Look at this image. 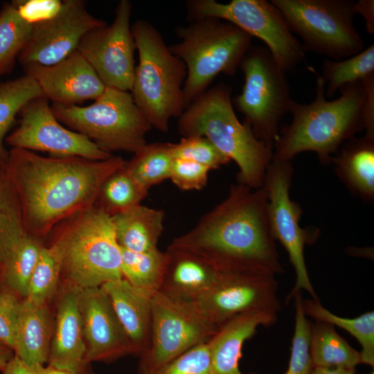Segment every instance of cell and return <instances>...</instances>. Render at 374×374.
I'll return each mask as SVG.
<instances>
[{
    "mask_svg": "<svg viewBox=\"0 0 374 374\" xmlns=\"http://www.w3.org/2000/svg\"><path fill=\"white\" fill-rule=\"evenodd\" d=\"M175 159H188L205 166L210 170L219 169L231 161L212 142L202 136L182 137L173 143Z\"/></svg>",
    "mask_w": 374,
    "mask_h": 374,
    "instance_id": "obj_39",
    "label": "cell"
},
{
    "mask_svg": "<svg viewBox=\"0 0 374 374\" xmlns=\"http://www.w3.org/2000/svg\"><path fill=\"white\" fill-rule=\"evenodd\" d=\"M14 355L12 350L0 342V371L3 372L4 371Z\"/></svg>",
    "mask_w": 374,
    "mask_h": 374,
    "instance_id": "obj_48",
    "label": "cell"
},
{
    "mask_svg": "<svg viewBox=\"0 0 374 374\" xmlns=\"http://www.w3.org/2000/svg\"><path fill=\"white\" fill-rule=\"evenodd\" d=\"M293 297L296 308L295 326L288 368L285 374H310L314 367L310 353L312 324L303 312L301 291L296 292Z\"/></svg>",
    "mask_w": 374,
    "mask_h": 374,
    "instance_id": "obj_38",
    "label": "cell"
},
{
    "mask_svg": "<svg viewBox=\"0 0 374 374\" xmlns=\"http://www.w3.org/2000/svg\"><path fill=\"white\" fill-rule=\"evenodd\" d=\"M41 97L44 95L39 85L26 74L0 82V159L8 157L4 142L17 115L29 102Z\"/></svg>",
    "mask_w": 374,
    "mask_h": 374,
    "instance_id": "obj_32",
    "label": "cell"
},
{
    "mask_svg": "<svg viewBox=\"0 0 374 374\" xmlns=\"http://www.w3.org/2000/svg\"><path fill=\"white\" fill-rule=\"evenodd\" d=\"M20 301L15 294H0V342L14 350Z\"/></svg>",
    "mask_w": 374,
    "mask_h": 374,
    "instance_id": "obj_42",
    "label": "cell"
},
{
    "mask_svg": "<svg viewBox=\"0 0 374 374\" xmlns=\"http://www.w3.org/2000/svg\"><path fill=\"white\" fill-rule=\"evenodd\" d=\"M121 249L123 277L133 286L150 294L158 292L165 268L166 253L157 248L141 253Z\"/></svg>",
    "mask_w": 374,
    "mask_h": 374,
    "instance_id": "obj_34",
    "label": "cell"
},
{
    "mask_svg": "<svg viewBox=\"0 0 374 374\" xmlns=\"http://www.w3.org/2000/svg\"><path fill=\"white\" fill-rule=\"evenodd\" d=\"M43 368L42 365L28 366L14 355L2 373L3 374H42Z\"/></svg>",
    "mask_w": 374,
    "mask_h": 374,
    "instance_id": "obj_45",
    "label": "cell"
},
{
    "mask_svg": "<svg viewBox=\"0 0 374 374\" xmlns=\"http://www.w3.org/2000/svg\"><path fill=\"white\" fill-rule=\"evenodd\" d=\"M52 335L46 303L20 301L14 355L28 366H43L48 359Z\"/></svg>",
    "mask_w": 374,
    "mask_h": 374,
    "instance_id": "obj_25",
    "label": "cell"
},
{
    "mask_svg": "<svg viewBox=\"0 0 374 374\" xmlns=\"http://www.w3.org/2000/svg\"><path fill=\"white\" fill-rule=\"evenodd\" d=\"M231 88L223 82L208 88L188 105L179 117L182 137L207 138L239 168L238 182L258 189L262 186L274 148L254 135L249 125L241 123L234 112Z\"/></svg>",
    "mask_w": 374,
    "mask_h": 374,
    "instance_id": "obj_4",
    "label": "cell"
},
{
    "mask_svg": "<svg viewBox=\"0 0 374 374\" xmlns=\"http://www.w3.org/2000/svg\"><path fill=\"white\" fill-rule=\"evenodd\" d=\"M175 33L180 41L168 47L186 67L183 90L187 107L208 89L219 74H235L252 39L237 26L215 18L177 26Z\"/></svg>",
    "mask_w": 374,
    "mask_h": 374,
    "instance_id": "obj_7",
    "label": "cell"
},
{
    "mask_svg": "<svg viewBox=\"0 0 374 374\" xmlns=\"http://www.w3.org/2000/svg\"><path fill=\"white\" fill-rule=\"evenodd\" d=\"M148 190L136 181L124 164L105 180L94 206L112 216L140 204L147 197Z\"/></svg>",
    "mask_w": 374,
    "mask_h": 374,
    "instance_id": "obj_30",
    "label": "cell"
},
{
    "mask_svg": "<svg viewBox=\"0 0 374 374\" xmlns=\"http://www.w3.org/2000/svg\"><path fill=\"white\" fill-rule=\"evenodd\" d=\"M33 24L23 19L12 2L0 10V75L10 72L26 44Z\"/></svg>",
    "mask_w": 374,
    "mask_h": 374,
    "instance_id": "obj_36",
    "label": "cell"
},
{
    "mask_svg": "<svg viewBox=\"0 0 374 374\" xmlns=\"http://www.w3.org/2000/svg\"><path fill=\"white\" fill-rule=\"evenodd\" d=\"M132 11L130 1H120L112 23L89 31L77 47L106 87L126 91L132 90L135 72Z\"/></svg>",
    "mask_w": 374,
    "mask_h": 374,
    "instance_id": "obj_14",
    "label": "cell"
},
{
    "mask_svg": "<svg viewBox=\"0 0 374 374\" xmlns=\"http://www.w3.org/2000/svg\"><path fill=\"white\" fill-rule=\"evenodd\" d=\"M305 51L339 61L363 51L351 0H271Z\"/></svg>",
    "mask_w": 374,
    "mask_h": 374,
    "instance_id": "obj_9",
    "label": "cell"
},
{
    "mask_svg": "<svg viewBox=\"0 0 374 374\" xmlns=\"http://www.w3.org/2000/svg\"><path fill=\"white\" fill-rule=\"evenodd\" d=\"M348 190L364 201L374 199V139L353 137L344 142L330 163Z\"/></svg>",
    "mask_w": 374,
    "mask_h": 374,
    "instance_id": "obj_24",
    "label": "cell"
},
{
    "mask_svg": "<svg viewBox=\"0 0 374 374\" xmlns=\"http://www.w3.org/2000/svg\"><path fill=\"white\" fill-rule=\"evenodd\" d=\"M303 310L316 321L337 326L357 339L362 346V362L374 366V312H365L355 318H344L325 308L318 299H303Z\"/></svg>",
    "mask_w": 374,
    "mask_h": 374,
    "instance_id": "obj_28",
    "label": "cell"
},
{
    "mask_svg": "<svg viewBox=\"0 0 374 374\" xmlns=\"http://www.w3.org/2000/svg\"><path fill=\"white\" fill-rule=\"evenodd\" d=\"M19 114V126L5 140L12 148L92 160H105L113 156L82 134L64 127L44 97L31 100Z\"/></svg>",
    "mask_w": 374,
    "mask_h": 374,
    "instance_id": "obj_16",
    "label": "cell"
},
{
    "mask_svg": "<svg viewBox=\"0 0 374 374\" xmlns=\"http://www.w3.org/2000/svg\"><path fill=\"white\" fill-rule=\"evenodd\" d=\"M78 307L87 349V359L111 361L132 354L129 338L112 301L100 287L80 289Z\"/></svg>",
    "mask_w": 374,
    "mask_h": 374,
    "instance_id": "obj_18",
    "label": "cell"
},
{
    "mask_svg": "<svg viewBox=\"0 0 374 374\" xmlns=\"http://www.w3.org/2000/svg\"><path fill=\"white\" fill-rule=\"evenodd\" d=\"M365 90V100L362 113L365 136L374 139V75L362 82Z\"/></svg>",
    "mask_w": 374,
    "mask_h": 374,
    "instance_id": "obj_44",
    "label": "cell"
},
{
    "mask_svg": "<svg viewBox=\"0 0 374 374\" xmlns=\"http://www.w3.org/2000/svg\"><path fill=\"white\" fill-rule=\"evenodd\" d=\"M6 163L26 233L43 240L63 220L94 206L105 180L125 161L114 155L105 160L43 157L11 148Z\"/></svg>",
    "mask_w": 374,
    "mask_h": 374,
    "instance_id": "obj_1",
    "label": "cell"
},
{
    "mask_svg": "<svg viewBox=\"0 0 374 374\" xmlns=\"http://www.w3.org/2000/svg\"><path fill=\"white\" fill-rule=\"evenodd\" d=\"M244 83L241 93L232 98L255 136L274 148L279 124L290 112L294 100L286 73L266 46H251L239 67Z\"/></svg>",
    "mask_w": 374,
    "mask_h": 374,
    "instance_id": "obj_10",
    "label": "cell"
},
{
    "mask_svg": "<svg viewBox=\"0 0 374 374\" xmlns=\"http://www.w3.org/2000/svg\"><path fill=\"white\" fill-rule=\"evenodd\" d=\"M105 24L87 10L84 1H62L54 16L33 24L18 61L22 66L56 64L77 50L86 33Z\"/></svg>",
    "mask_w": 374,
    "mask_h": 374,
    "instance_id": "obj_17",
    "label": "cell"
},
{
    "mask_svg": "<svg viewBox=\"0 0 374 374\" xmlns=\"http://www.w3.org/2000/svg\"><path fill=\"white\" fill-rule=\"evenodd\" d=\"M161 292L173 298L195 302L219 280L222 271L202 256L169 245Z\"/></svg>",
    "mask_w": 374,
    "mask_h": 374,
    "instance_id": "obj_21",
    "label": "cell"
},
{
    "mask_svg": "<svg viewBox=\"0 0 374 374\" xmlns=\"http://www.w3.org/2000/svg\"><path fill=\"white\" fill-rule=\"evenodd\" d=\"M23 68L25 74L36 81L44 97L53 104L69 106L95 100L106 87L77 50L56 64H30Z\"/></svg>",
    "mask_w": 374,
    "mask_h": 374,
    "instance_id": "obj_19",
    "label": "cell"
},
{
    "mask_svg": "<svg viewBox=\"0 0 374 374\" xmlns=\"http://www.w3.org/2000/svg\"><path fill=\"white\" fill-rule=\"evenodd\" d=\"M355 14L359 13L365 19L366 31L374 33V1L359 0L355 3Z\"/></svg>",
    "mask_w": 374,
    "mask_h": 374,
    "instance_id": "obj_46",
    "label": "cell"
},
{
    "mask_svg": "<svg viewBox=\"0 0 374 374\" xmlns=\"http://www.w3.org/2000/svg\"><path fill=\"white\" fill-rule=\"evenodd\" d=\"M355 368L314 366L310 374H355Z\"/></svg>",
    "mask_w": 374,
    "mask_h": 374,
    "instance_id": "obj_47",
    "label": "cell"
},
{
    "mask_svg": "<svg viewBox=\"0 0 374 374\" xmlns=\"http://www.w3.org/2000/svg\"><path fill=\"white\" fill-rule=\"evenodd\" d=\"M293 172L291 161L272 159L262 184L267 193L269 219L273 236L286 250L296 276V283L287 302L301 290H306L312 299H318L308 273L304 249L306 244L316 242L319 230L300 226L302 208L290 196Z\"/></svg>",
    "mask_w": 374,
    "mask_h": 374,
    "instance_id": "obj_13",
    "label": "cell"
},
{
    "mask_svg": "<svg viewBox=\"0 0 374 374\" xmlns=\"http://www.w3.org/2000/svg\"><path fill=\"white\" fill-rule=\"evenodd\" d=\"M49 235L60 249L61 274L69 283L84 289L123 278L112 217L96 207L63 220Z\"/></svg>",
    "mask_w": 374,
    "mask_h": 374,
    "instance_id": "obj_6",
    "label": "cell"
},
{
    "mask_svg": "<svg viewBox=\"0 0 374 374\" xmlns=\"http://www.w3.org/2000/svg\"><path fill=\"white\" fill-rule=\"evenodd\" d=\"M321 68V76L325 82V95L330 98L344 85L355 82H362L374 75V44L342 60L326 59Z\"/></svg>",
    "mask_w": 374,
    "mask_h": 374,
    "instance_id": "obj_35",
    "label": "cell"
},
{
    "mask_svg": "<svg viewBox=\"0 0 374 374\" xmlns=\"http://www.w3.org/2000/svg\"><path fill=\"white\" fill-rule=\"evenodd\" d=\"M310 353L314 367L355 368L362 364L360 352L340 336L334 326L322 321L312 326Z\"/></svg>",
    "mask_w": 374,
    "mask_h": 374,
    "instance_id": "obj_27",
    "label": "cell"
},
{
    "mask_svg": "<svg viewBox=\"0 0 374 374\" xmlns=\"http://www.w3.org/2000/svg\"><path fill=\"white\" fill-rule=\"evenodd\" d=\"M276 321V312L253 311L235 316L222 324L207 341L215 373L244 374L239 368L244 342L256 333L258 326L268 327Z\"/></svg>",
    "mask_w": 374,
    "mask_h": 374,
    "instance_id": "obj_23",
    "label": "cell"
},
{
    "mask_svg": "<svg viewBox=\"0 0 374 374\" xmlns=\"http://www.w3.org/2000/svg\"><path fill=\"white\" fill-rule=\"evenodd\" d=\"M42 374H71L69 372L59 370L48 365V367L43 368Z\"/></svg>",
    "mask_w": 374,
    "mask_h": 374,
    "instance_id": "obj_49",
    "label": "cell"
},
{
    "mask_svg": "<svg viewBox=\"0 0 374 374\" xmlns=\"http://www.w3.org/2000/svg\"><path fill=\"white\" fill-rule=\"evenodd\" d=\"M108 294L132 348L139 357L148 349L152 330V296L123 277L101 285Z\"/></svg>",
    "mask_w": 374,
    "mask_h": 374,
    "instance_id": "obj_22",
    "label": "cell"
},
{
    "mask_svg": "<svg viewBox=\"0 0 374 374\" xmlns=\"http://www.w3.org/2000/svg\"><path fill=\"white\" fill-rule=\"evenodd\" d=\"M57 303L56 319L50 345L49 366L71 374H92L87 359L78 307L80 287L68 283Z\"/></svg>",
    "mask_w": 374,
    "mask_h": 374,
    "instance_id": "obj_20",
    "label": "cell"
},
{
    "mask_svg": "<svg viewBox=\"0 0 374 374\" xmlns=\"http://www.w3.org/2000/svg\"><path fill=\"white\" fill-rule=\"evenodd\" d=\"M195 302L161 292L152 296V330L148 349L138 364L139 374H159L193 346L207 342L219 330Z\"/></svg>",
    "mask_w": 374,
    "mask_h": 374,
    "instance_id": "obj_12",
    "label": "cell"
},
{
    "mask_svg": "<svg viewBox=\"0 0 374 374\" xmlns=\"http://www.w3.org/2000/svg\"><path fill=\"white\" fill-rule=\"evenodd\" d=\"M368 374H374V371H373L372 372H371L370 373Z\"/></svg>",
    "mask_w": 374,
    "mask_h": 374,
    "instance_id": "obj_50",
    "label": "cell"
},
{
    "mask_svg": "<svg viewBox=\"0 0 374 374\" xmlns=\"http://www.w3.org/2000/svg\"><path fill=\"white\" fill-rule=\"evenodd\" d=\"M210 169L195 161L175 159L172 161L170 179L182 190L203 188L208 179Z\"/></svg>",
    "mask_w": 374,
    "mask_h": 374,
    "instance_id": "obj_41",
    "label": "cell"
},
{
    "mask_svg": "<svg viewBox=\"0 0 374 374\" xmlns=\"http://www.w3.org/2000/svg\"><path fill=\"white\" fill-rule=\"evenodd\" d=\"M159 374H216L207 342L199 344L188 350Z\"/></svg>",
    "mask_w": 374,
    "mask_h": 374,
    "instance_id": "obj_40",
    "label": "cell"
},
{
    "mask_svg": "<svg viewBox=\"0 0 374 374\" xmlns=\"http://www.w3.org/2000/svg\"><path fill=\"white\" fill-rule=\"evenodd\" d=\"M131 29L139 53L131 94L152 127L166 132L170 121L187 107L183 90L186 65L149 21L138 19Z\"/></svg>",
    "mask_w": 374,
    "mask_h": 374,
    "instance_id": "obj_5",
    "label": "cell"
},
{
    "mask_svg": "<svg viewBox=\"0 0 374 374\" xmlns=\"http://www.w3.org/2000/svg\"><path fill=\"white\" fill-rule=\"evenodd\" d=\"M43 241L26 235L0 263V278L26 298L30 277L44 248Z\"/></svg>",
    "mask_w": 374,
    "mask_h": 374,
    "instance_id": "obj_31",
    "label": "cell"
},
{
    "mask_svg": "<svg viewBox=\"0 0 374 374\" xmlns=\"http://www.w3.org/2000/svg\"><path fill=\"white\" fill-rule=\"evenodd\" d=\"M275 274L253 271H224L217 283L195 303L202 314L220 326L233 317L253 311L280 310Z\"/></svg>",
    "mask_w": 374,
    "mask_h": 374,
    "instance_id": "obj_15",
    "label": "cell"
},
{
    "mask_svg": "<svg viewBox=\"0 0 374 374\" xmlns=\"http://www.w3.org/2000/svg\"><path fill=\"white\" fill-rule=\"evenodd\" d=\"M51 109L62 124L109 154L137 152L147 144L145 136L152 128L129 91L109 87L91 105L53 104Z\"/></svg>",
    "mask_w": 374,
    "mask_h": 374,
    "instance_id": "obj_8",
    "label": "cell"
},
{
    "mask_svg": "<svg viewBox=\"0 0 374 374\" xmlns=\"http://www.w3.org/2000/svg\"><path fill=\"white\" fill-rule=\"evenodd\" d=\"M173 143L155 142L147 143L132 158L126 161L125 168L146 188L170 179L175 157Z\"/></svg>",
    "mask_w": 374,
    "mask_h": 374,
    "instance_id": "obj_33",
    "label": "cell"
},
{
    "mask_svg": "<svg viewBox=\"0 0 374 374\" xmlns=\"http://www.w3.org/2000/svg\"><path fill=\"white\" fill-rule=\"evenodd\" d=\"M61 271L60 247L53 242L44 246L30 277L26 298L36 303H46L56 290Z\"/></svg>",
    "mask_w": 374,
    "mask_h": 374,
    "instance_id": "obj_37",
    "label": "cell"
},
{
    "mask_svg": "<svg viewBox=\"0 0 374 374\" xmlns=\"http://www.w3.org/2000/svg\"><path fill=\"white\" fill-rule=\"evenodd\" d=\"M20 16L33 24L54 16L59 10L62 1H12Z\"/></svg>",
    "mask_w": 374,
    "mask_h": 374,
    "instance_id": "obj_43",
    "label": "cell"
},
{
    "mask_svg": "<svg viewBox=\"0 0 374 374\" xmlns=\"http://www.w3.org/2000/svg\"><path fill=\"white\" fill-rule=\"evenodd\" d=\"M164 216L163 210L141 204L111 216L120 247L139 253L157 249Z\"/></svg>",
    "mask_w": 374,
    "mask_h": 374,
    "instance_id": "obj_26",
    "label": "cell"
},
{
    "mask_svg": "<svg viewBox=\"0 0 374 374\" xmlns=\"http://www.w3.org/2000/svg\"><path fill=\"white\" fill-rule=\"evenodd\" d=\"M6 161L0 159V263L26 235Z\"/></svg>",
    "mask_w": 374,
    "mask_h": 374,
    "instance_id": "obj_29",
    "label": "cell"
},
{
    "mask_svg": "<svg viewBox=\"0 0 374 374\" xmlns=\"http://www.w3.org/2000/svg\"><path fill=\"white\" fill-rule=\"evenodd\" d=\"M188 21L215 18L227 21L265 44L285 73L305 60L301 42L290 30L280 11L267 0H188L185 3Z\"/></svg>",
    "mask_w": 374,
    "mask_h": 374,
    "instance_id": "obj_11",
    "label": "cell"
},
{
    "mask_svg": "<svg viewBox=\"0 0 374 374\" xmlns=\"http://www.w3.org/2000/svg\"><path fill=\"white\" fill-rule=\"evenodd\" d=\"M170 244L202 256L222 272L276 275L284 271L270 226L267 193L262 186L251 189L238 182L231 186L224 200Z\"/></svg>",
    "mask_w": 374,
    "mask_h": 374,
    "instance_id": "obj_2",
    "label": "cell"
},
{
    "mask_svg": "<svg viewBox=\"0 0 374 374\" xmlns=\"http://www.w3.org/2000/svg\"><path fill=\"white\" fill-rule=\"evenodd\" d=\"M308 68L317 75L315 98L310 103L293 100L292 121L279 130L272 159L291 161L297 154L310 151L322 165H328L344 142L364 130L365 90L362 82L350 83L339 89L338 98L328 100L324 80L312 67Z\"/></svg>",
    "mask_w": 374,
    "mask_h": 374,
    "instance_id": "obj_3",
    "label": "cell"
}]
</instances>
